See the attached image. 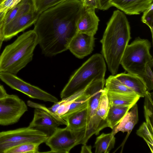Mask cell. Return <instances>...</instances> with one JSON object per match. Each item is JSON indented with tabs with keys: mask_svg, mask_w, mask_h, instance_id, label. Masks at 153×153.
<instances>
[{
	"mask_svg": "<svg viewBox=\"0 0 153 153\" xmlns=\"http://www.w3.org/2000/svg\"><path fill=\"white\" fill-rule=\"evenodd\" d=\"M82 7L80 0H68L40 14L33 30L44 54L52 56L68 50L77 33L76 22Z\"/></svg>",
	"mask_w": 153,
	"mask_h": 153,
	"instance_id": "cell-1",
	"label": "cell"
},
{
	"mask_svg": "<svg viewBox=\"0 0 153 153\" xmlns=\"http://www.w3.org/2000/svg\"><path fill=\"white\" fill-rule=\"evenodd\" d=\"M131 39L130 27L125 15L119 10L114 11L100 41L101 54L112 75L117 73Z\"/></svg>",
	"mask_w": 153,
	"mask_h": 153,
	"instance_id": "cell-2",
	"label": "cell"
},
{
	"mask_svg": "<svg viewBox=\"0 0 153 153\" xmlns=\"http://www.w3.org/2000/svg\"><path fill=\"white\" fill-rule=\"evenodd\" d=\"M38 44L33 30L23 33L7 45L0 56V72L16 75L33 59L34 50Z\"/></svg>",
	"mask_w": 153,
	"mask_h": 153,
	"instance_id": "cell-3",
	"label": "cell"
},
{
	"mask_svg": "<svg viewBox=\"0 0 153 153\" xmlns=\"http://www.w3.org/2000/svg\"><path fill=\"white\" fill-rule=\"evenodd\" d=\"M106 70L102 55L99 53L94 54L71 76L61 92V98L83 89L94 81L105 79Z\"/></svg>",
	"mask_w": 153,
	"mask_h": 153,
	"instance_id": "cell-4",
	"label": "cell"
},
{
	"mask_svg": "<svg viewBox=\"0 0 153 153\" xmlns=\"http://www.w3.org/2000/svg\"><path fill=\"white\" fill-rule=\"evenodd\" d=\"M151 43L147 39L138 37L128 45L122 57L120 64L128 73L141 78L148 63L153 60L150 53Z\"/></svg>",
	"mask_w": 153,
	"mask_h": 153,
	"instance_id": "cell-5",
	"label": "cell"
},
{
	"mask_svg": "<svg viewBox=\"0 0 153 153\" xmlns=\"http://www.w3.org/2000/svg\"><path fill=\"white\" fill-rule=\"evenodd\" d=\"M44 133L28 126L0 132V153L21 144L28 143L41 144L48 138Z\"/></svg>",
	"mask_w": 153,
	"mask_h": 153,
	"instance_id": "cell-6",
	"label": "cell"
},
{
	"mask_svg": "<svg viewBox=\"0 0 153 153\" xmlns=\"http://www.w3.org/2000/svg\"><path fill=\"white\" fill-rule=\"evenodd\" d=\"M85 129L73 130L67 127L57 128L45 142L50 149L49 152L68 153L74 147L79 144L84 138Z\"/></svg>",
	"mask_w": 153,
	"mask_h": 153,
	"instance_id": "cell-7",
	"label": "cell"
},
{
	"mask_svg": "<svg viewBox=\"0 0 153 153\" xmlns=\"http://www.w3.org/2000/svg\"><path fill=\"white\" fill-rule=\"evenodd\" d=\"M27 110L25 102L16 95L8 94L0 98V125L16 123Z\"/></svg>",
	"mask_w": 153,
	"mask_h": 153,
	"instance_id": "cell-8",
	"label": "cell"
},
{
	"mask_svg": "<svg viewBox=\"0 0 153 153\" xmlns=\"http://www.w3.org/2000/svg\"><path fill=\"white\" fill-rule=\"evenodd\" d=\"M0 79L12 88L19 91L32 98L53 103L59 101L54 96L25 82L15 74L7 72H0Z\"/></svg>",
	"mask_w": 153,
	"mask_h": 153,
	"instance_id": "cell-9",
	"label": "cell"
},
{
	"mask_svg": "<svg viewBox=\"0 0 153 153\" xmlns=\"http://www.w3.org/2000/svg\"><path fill=\"white\" fill-rule=\"evenodd\" d=\"M105 79L94 81L86 88L90 94L87 106V115L85 134L81 144H86L92 136L93 121L95 116L100 97L105 83Z\"/></svg>",
	"mask_w": 153,
	"mask_h": 153,
	"instance_id": "cell-10",
	"label": "cell"
},
{
	"mask_svg": "<svg viewBox=\"0 0 153 153\" xmlns=\"http://www.w3.org/2000/svg\"><path fill=\"white\" fill-rule=\"evenodd\" d=\"M41 13L33 10L4 27V41L9 40L34 24Z\"/></svg>",
	"mask_w": 153,
	"mask_h": 153,
	"instance_id": "cell-11",
	"label": "cell"
},
{
	"mask_svg": "<svg viewBox=\"0 0 153 153\" xmlns=\"http://www.w3.org/2000/svg\"><path fill=\"white\" fill-rule=\"evenodd\" d=\"M95 39L94 36L77 32L70 42L68 49L77 58L83 59L92 53Z\"/></svg>",
	"mask_w": 153,
	"mask_h": 153,
	"instance_id": "cell-12",
	"label": "cell"
},
{
	"mask_svg": "<svg viewBox=\"0 0 153 153\" xmlns=\"http://www.w3.org/2000/svg\"><path fill=\"white\" fill-rule=\"evenodd\" d=\"M60 125L49 113L42 109L35 108L33 118L28 127L41 131L50 136Z\"/></svg>",
	"mask_w": 153,
	"mask_h": 153,
	"instance_id": "cell-13",
	"label": "cell"
},
{
	"mask_svg": "<svg viewBox=\"0 0 153 153\" xmlns=\"http://www.w3.org/2000/svg\"><path fill=\"white\" fill-rule=\"evenodd\" d=\"M99 21L95 9L82 6L76 22L77 32L94 36L98 30Z\"/></svg>",
	"mask_w": 153,
	"mask_h": 153,
	"instance_id": "cell-14",
	"label": "cell"
},
{
	"mask_svg": "<svg viewBox=\"0 0 153 153\" xmlns=\"http://www.w3.org/2000/svg\"><path fill=\"white\" fill-rule=\"evenodd\" d=\"M153 0H111L112 6H114L129 15H138L148 9L153 3Z\"/></svg>",
	"mask_w": 153,
	"mask_h": 153,
	"instance_id": "cell-15",
	"label": "cell"
},
{
	"mask_svg": "<svg viewBox=\"0 0 153 153\" xmlns=\"http://www.w3.org/2000/svg\"><path fill=\"white\" fill-rule=\"evenodd\" d=\"M109 107L108 98L106 90L104 88L100 99L95 116L94 118L91 135H98L100 131L108 127L106 118Z\"/></svg>",
	"mask_w": 153,
	"mask_h": 153,
	"instance_id": "cell-16",
	"label": "cell"
},
{
	"mask_svg": "<svg viewBox=\"0 0 153 153\" xmlns=\"http://www.w3.org/2000/svg\"><path fill=\"white\" fill-rule=\"evenodd\" d=\"M131 108V110L127 113L120 122L112 129L111 132L114 135L120 131L123 133H127L126 137L122 144V146H123L128 136L138 120L137 104H135Z\"/></svg>",
	"mask_w": 153,
	"mask_h": 153,
	"instance_id": "cell-17",
	"label": "cell"
},
{
	"mask_svg": "<svg viewBox=\"0 0 153 153\" xmlns=\"http://www.w3.org/2000/svg\"><path fill=\"white\" fill-rule=\"evenodd\" d=\"M115 76L117 79L140 97H145L148 91L145 83L140 77L128 73H121Z\"/></svg>",
	"mask_w": 153,
	"mask_h": 153,
	"instance_id": "cell-18",
	"label": "cell"
},
{
	"mask_svg": "<svg viewBox=\"0 0 153 153\" xmlns=\"http://www.w3.org/2000/svg\"><path fill=\"white\" fill-rule=\"evenodd\" d=\"M87 107L74 112L62 119L67 123L66 126L75 131L85 129L86 126Z\"/></svg>",
	"mask_w": 153,
	"mask_h": 153,
	"instance_id": "cell-19",
	"label": "cell"
},
{
	"mask_svg": "<svg viewBox=\"0 0 153 153\" xmlns=\"http://www.w3.org/2000/svg\"><path fill=\"white\" fill-rule=\"evenodd\" d=\"M133 106L109 105L106 118L108 127L113 129Z\"/></svg>",
	"mask_w": 153,
	"mask_h": 153,
	"instance_id": "cell-20",
	"label": "cell"
},
{
	"mask_svg": "<svg viewBox=\"0 0 153 153\" xmlns=\"http://www.w3.org/2000/svg\"><path fill=\"white\" fill-rule=\"evenodd\" d=\"M106 91L109 105L133 106L136 104L140 98L136 94L118 93L108 91L107 90Z\"/></svg>",
	"mask_w": 153,
	"mask_h": 153,
	"instance_id": "cell-21",
	"label": "cell"
},
{
	"mask_svg": "<svg viewBox=\"0 0 153 153\" xmlns=\"http://www.w3.org/2000/svg\"><path fill=\"white\" fill-rule=\"evenodd\" d=\"M111 132L108 134L102 133L97 137L94 147L96 153H109L114 148L115 138Z\"/></svg>",
	"mask_w": 153,
	"mask_h": 153,
	"instance_id": "cell-22",
	"label": "cell"
},
{
	"mask_svg": "<svg viewBox=\"0 0 153 153\" xmlns=\"http://www.w3.org/2000/svg\"><path fill=\"white\" fill-rule=\"evenodd\" d=\"M105 88L108 91L121 94H136L117 79L115 75L109 76L105 80Z\"/></svg>",
	"mask_w": 153,
	"mask_h": 153,
	"instance_id": "cell-23",
	"label": "cell"
},
{
	"mask_svg": "<svg viewBox=\"0 0 153 153\" xmlns=\"http://www.w3.org/2000/svg\"><path fill=\"white\" fill-rule=\"evenodd\" d=\"M144 114L146 124L149 130L153 134V103L152 94L147 91L145 97Z\"/></svg>",
	"mask_w": 153,
	"mask_h": 153,
	"instance_id": "cell-24",
	"label": "cell"
},
{
	"mask_svg": "<svg viewBox=\"0 0 153 153\" xmlns=\"http://www.w3.org/2000/svg\"><path fill=\"white\" fill-rule=\"evenodd\" d=\"M86 88L84 92L72 103L67 112L61 117L62 118L74 112L87 107L90 94L86 91Z\"/></svg>",
	"mask_w": 153,
	"mask_h": 153,
	"instance_id": "cell-25",
	"label": "cell"
},
{
	"mask_svg": "<svg viewBox=\"0 0 153 153\" xmlns=\"http://www.w3.org/2000/svg\"><path fill=\"white\" fill-rule=\"evenodd\" d=\"M40 145L36 143H26L8 150L6 153H38Z\"/></svg>",
	"mask_w": 153,
	"mask_h": 153,
	"instance_id": "cell-26",
	"label": "cell"
},
{
	"mask_svg": "<svg viewBox=\"0 0 153 153\" xmlns=\"http://www.w3.org/2000/svg\"><path fill=\"white\" fill-rule=\"evenodd\" d=\"M136 134L143 138L153 152V136L148 128L146 122H143L136 131Z\"/></svg>",
	"mask_w": 153,
	"mask_h": 153,
	"instance_id": "cell-27",
	"label": "cell"
},
{
	"mask_svg": "<svg viewBox=\"0 0 153 153\" xmlns=\"http://www.w3.org/2000/svg\"><path fill=\"white\" fill-rule=\"evenodd\" d=\"M153 60L147 63L144 72L140 78L145 83L149 92L153 89Z\"/></svg>",
	"mask_w": 153,
	"mask_h": 153,
	"instance_id": "cell-28",
	"label": "cell"
},
{
	"mask_svg": "<svg viewBox=\"0 0 153 153\" xmlns=\"http://www.w3.org/2000/svg\"><path fill=\"white\" fill-rule=\"evenodd\" d=\"M68 0H33L35 10L41 13L47 9Z\"/></svg>",
	"mask_w": 153,
	"mask_h": 153,
	"instance_id": "cell-29",
	"label": "cell"
},
{
	"mask_svg": "<svg viewBox=\"0 0 153 153\" xmlns=\"http://www.w3.org/2000/svg\"><path fill=\"white\" fill-rule=\"evenodd\" d=\"M141 18L143 22L146 24L149 27L152 34L153 35V3L146 10L143 12Z\"/></svg>",
	"mask_w": 153,
	"mask_h": 153,
	"instance_id": "cell-30",
	"label": "cell"
},
{
	"mask_svg": "<svg viewBox=\"0 0 153 153\" xmlns=\"http://www.w3.org/2000/svg\"><path fill=\"white\" fill-rule=\"evenodd\" d=\"M14 0H4L0 3V22L6 13Z\"/></svg>",
	"mask_w": 153,
	"mask_h": 153,
	"instance_id": "cell-31",
	"label": "cell"
},
{
	"mask_svg": "<svg viewBox=\"0 0 153 153\" xmlns=\"http://www.w3.org/2000/svg\"><path fill=\"white\" fill-rule=\"evenodd\" d=\"M111 0H97V8L100 10H106L112 7Z\"/></svg>",
	"mask_w": 153,
	"mask_h": 153,
	"instance_id": "cell-32",
	"label": "cell"
},
{
	"mask_svg": "<svg viewBox=\"0 0 153 153\" xmlns=\"http://www.w3.org/2000/svg\"><path fill=\"white\" fill-rule=\"evenodd\" d=\"M82 6L85 8H97V0H80Z\"/></svg>",
	"mask_w": 153,
	"mask_h": 153,
	"instance_id": "cell-33",
	"label": "cell"
},
{
	"mask_svg": "<svg viewBox=\"0 0 153 153\" xmlns=\"http://www.w3.org/2000/svg\"><path fill=\"white\" fill-rule=\"evenodd\" d=\"M83 145L81 147V153H92L91 151L92 147L91 146H88L86 145V144H83Z\"/></svg>",
	"mask_w": 153,
	"mask_h": 153,
	"instance_id": "cell-34",
	"label": "cell"
},
{
	"mask_svg": "<svg viewBox=\"0 0 153 153\" xmlns=\"http://www.w3.org/2000/svg\"><path fill=\"white\" fill-rule=\"evenodd\" d=\"M4 25L1 23H0V50L4 41L3 28Z\"/></svg>",
	"mask_w": 153,
	"mask_h": 153,
	"instance_id": "cell-35",
	"label": "cell"
},
{
	"mask_svg": "<svg viewBox=\"0 0 153 153\" xmlns=\"http://www.w3.org/2000/svg\"><path fill=\"white\" fill-rule=\"evenodd\" d=\"M7 94L3 86L0 84V98L5 97Z\"/></svg>",
	"mask_w": 153,
	"mask_h": 153,
	"instance_id": "cell-36",
	"label": "cell"
},
{
	"mask_svg": "<svg viewBox=\"0 0 153 153\" xmlns=\"http://www.w3.org/2000/svg\"><path fill=\"white\" fill-rule=\"evenodd\" d=\"M22 0H14L12 4L9 8L8 11L17 5L22 1Z\"/></svg>",
	"mask_w": 153,
	"mask_h": 153,
	"instance_id": "cell-37",
	"label": "cell"
},
{
	"mask_svg": "<svg viewBox=\"0 0 153 153\" xmlns=\"http://www.w3.org/2000/svg\"><path fill=\"white\" fill-rule=\"evenodd\" d=\"M4 0H0V3L2 1Z\"/></svg>",
	"mask_w": 153,
	"mask_h": 153,
	"instance_id": "cell-38",
	"label": "cell"
}]
</instances>
